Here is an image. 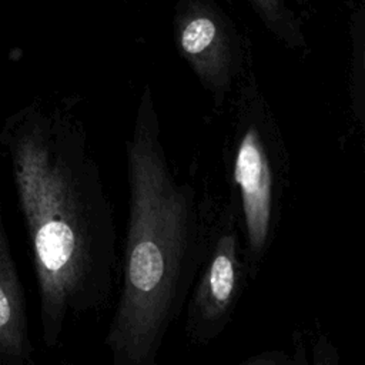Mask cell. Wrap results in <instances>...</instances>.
I'll use <instances>...</instances> for the list:
<instances>
[{"instance_id": "8992f818", "label": "cell", "mask_w": 365, "mask_h": 365, "mask_svg": "<svg viewBox=\"0 0 365 365\" xmlns=\"http://www.w3.org/2000/svg\"><path fill=\"white\" fill-rule=\"evenodd\" d=\"M34 346L23 285L11 257L0 202V365H30Z\"/></svg>"}, {"instance_id": "52a82bcc", "label": "cell", "mask_w": 365, "mask_h": 365, "mask_svg": "<svg viewBox=\"0 0 365 365\" xmlns=\"http://www.w3.org/2000/svg\"><path fill=\"white\" fill-rule=\"evenodd\" d=\"M265 30L284 47L308 53L307 26L315 0H245Z\"/></svg>"}, {"instance_id": "277c9868", "label": "cell", "mask_w": 365, "mask_h": 365, "mask_svg": "<svg viewBox=\"0 0 365 365\" xmlns=\"http://www.w3.org/2000/svg\"><path fill=\"white\" fill-rule=\"evenodd\" d=\"M251 281L237 205L231 195H214L204 257L184 305V336L191 346H208L231 324Z\"/></svg>"}, {"instance_id": "7a4b0ae2", "label": "cell", "mask_w": 365, "mask_h": 365, "mask_svg": "<svg viewBox=\"0 0 365 365\" xmlns=\"http://www.w3.org/2000/svg\"><path fill=\"white\" fill-rule=\"evenodd\" d=\"M125 164L128 217L103 344L114 365H155L204 257L215 194L168 158L148 83L125 141Z\"/></svg>"}, {"instance_id": "6da1fadb", "label": "cell", "mask_w": 365, "mask_h": 365, "mask_svg": "<svg viewBox=\"0 0 365 365\" xmlns=\"http://www.w3.org/2000/svg\"><path fill=\"white\" fill-rule=\"evenodd\" d=\"M38 292L41 341L106 311L118 278L114 208L77 96L34 97L0 127Z\"/></svg>"}, {"instance_id": "ba28073f", "label": "cell", "mask_w": 365, "mask_h": 365, "mask_svg": "<svg viewBox=\"0 0 365 365\" xmlns=\"http://www.w3.org/2000/svg\"><path fill=\"white\" fill-rule=\"evenodd\" d=\"M352 54L348 77V97L351 115L362 130L365 125V30L362 9L355 14L351 26Z\"/></svg>"}, {"instance_id": "9c48e42d", "label": "cell", "mask_w": 365, "mask_h": 365, "mask_svg": "<svg viewBox=\"0 0 365 365\" xmlns=\"http://www.w3.org/2000/svg\"><path fill=\"white\" fill-rule=\"evenodd\" d=\"M247 362H262V364H284L289 362L287 356L281 352H265L262 355H258L252 359H248Z\"/></svg>"}, {"instance_id": "5b68a950", "label": "cell", "mask_w": 365, "mask_h": 365, "mask_svg": "<svg viewBox=\"0 0 365 365\" xmlns=\"http://www.w3.org/2000/svg\"><path fill=\"white\" fill-rule=\"evenodd\" d=\"M173 38L214 108L227 110L238 83L254 67L247 29L218 0H174Z\"/></svg>"}, {"instance_id": "3957f363", "label": "cell", "mask_w": 365, "mask_h": 365, "mask_svg": "<svg viewBox=\"0 0 365 365\" xmlns=\"http://www.w3.org/2000/svg\"><path fill=\"white\" fill-rule=\"evenodd\" d=\"M227 108L222 168L227 194L238 210L250 275L255 279L279 230L291 163L278 118L254 67L238 83Z\"/></svg>"}, {"instance_id": "30bf717a", "label": "cell", "mask_w": 365, "mask_h": 365, "mask_svg": "<svg viewBox=\"0 0 365 365\" xmlns=\"http://www.w3.org/2000/svg\"><path fill=\"white\" fill-rule=\"evenodd\" d=\"M124 1H134V0H124Z\"/></svg>"}]
</instances>
